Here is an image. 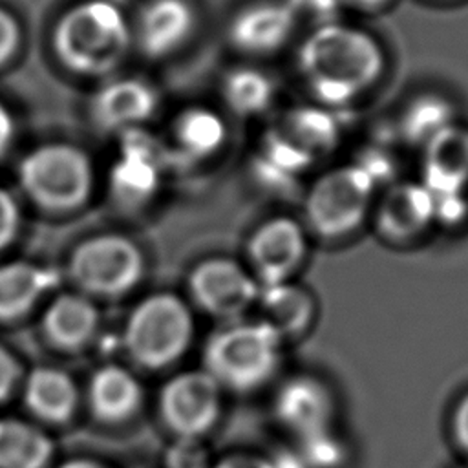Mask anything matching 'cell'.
<instances>
[{
    "instance_id": "6da1fadb",
    "label": "cell",
    "mask_w": 468,
    "mask_h": 468,
    "mask_svg": "<svg viewBox=\"0 0 468 468\" xmlns=\"http://www.w3.org/2000/svg\"><path fill=\"white\" fill-rule=\"evenodd\" d=\"M300 73L325 106H346L369 90L384 68L380 44L366 31L333 22L314 27L298 51Z\"/></svg>"
},
{
    "instance_id": "7a4b0ae2",
    "label": "cell",
    "mask_w": 468,
    "mask_h": 468,
    "mask_svg": "<svg viewBox=\"0 0 468 468\" xmlns=\"http://www.w3.org/2000/svg\"><path fill=\"white\" fill-rule=\"evenodd\" d=\"M130 29L122 11L108 0H86L66 11L53 31L60 62L79 75H104L126 55Z\"/></svg>"
},
{
    "instance_id": "3957f363",
    "label": "cell",
    "mask_w": 468,
    "mask_h": 468,
    "mask_svg": "<svg viewBox=\"0 0 468 468\" xmlns=\"http://www.w3.org/2000/svg\"><path fill=\"white\" fill-rule=\"evenodd\" d=\"M377 185L355 163L331 168L305 194V229L320 239L336 241L358 230L375 203Z\"/></svg>"
},
{
    "instance_id": "277c9868",
    "label": "cell",
    "mask_w": 468,
    "mask_h": 468,
    "mask_svg": "<svg viewBox=\"0 0 468 468\" xmlns=\"http://www.w3.org/2000/svg\"><path fill=\"white\" fill-rule=\"evenodd\" d=\"M282 342L263 322L232 324L210 338L205 351L207 373L232 389H254L274 375Z\"/></svg>"
},
{
    "instance_id": "5b68a950",
    "label": "cell",
    "mask_w": 468,
    "mask_h": 468,
    "mask_svg": "<svg viewBox=\"0 0 468 468\" xmlns=\"http://www.w3.org/2000/svg\"><path fill=\"white\" fill-rule=\"evenodd\" d=\"M27 196L53 210H69L86 201L93 183L88 155L71 144H44L31 150L18 166Z\"/></svg>"
},
{
    "instance_id": "8992f818",
    "label": "cell",
    "mask_w": 468,
    "mask_h": 468,
    "mask_svg": "<svg viewBox=\"0 0 468 468\" xmlns=\"http://www.w3.org/2000/svg\"><path fill=\"white\" fill-rule=\"evenodd\" d=\"M192 316L174 294H152L128 318L126 347L143 366L161 367L174 362L188 346Z\"/></svg>"
},
{
    "instance_id": "52a82bcc",
    "label": "cell",
    "mask_w": 468,
    "mask_h": 468,
    "mask_svg": "<svg viewBox=\"0 0 468 468\" xmlns=\"http://www.w3.org/2000/svg\"><path fill=\"white\" fill-rule=\"evenodd\" d=\"M69 265L73 278L86 291L117 296L137 283L143 272V256L130 239L104 234L80 243Z\"/></svg>"
},
{
    "instance_id": "ba28073f",
    "label": "cell",
    "mask_w": 468,
    "mask_h": 468,
    "mask_svg": "<svg viewBox=\"0 0 468 468\" xmlns=\"http://www.w3.org/2000/svg\"><path fill=\"white\" fill-rule=\"evenodd\" d=\"M247 249L260 287L291 282L307 258V229L292 218L278 216L254 230Z\"/></svg>"
},
{
    "instance_id": "9c48e42d",
    "label": "cell",
    "mask_w": 468,
    "mask_h": 468,
    "mask_svg": "<svg viewBox=\"0 0 468 468\" xmlns=\"http://www.w3.org/2000/svg\"><path fill=\"white\" fill-rule=\"evenodd\" d=\"M260 283L239 263L214 258L199 263L190 276L196 302L210 314L234 320L260 296Z\"/></svg>"
},
{
    "instance_id": "30bf717a",
    "label": "cell",
    "mask_w": 468,
    "mask_h": 468,
    "mask_svg": "<svg viewBox=\"0 0 468 468\" xmlns=\"http://www.w3.org/2000/svg\"><path fill=\"white\" fill-rule=\"evenodd\" d=\"M274 413L280 424L296 439L333 430L336 397L320 377L302 373L287 378L274 399Z\"/></svg>"
},
{
    "instance_id": "8fae6325",
    "label": "cell",
    "mask_w": 468,
    "mask_h": 468,
    "mask_svg": "<svg viewBox=\"0 0 468 468\" xmlns=\"http://www.w3.org/2000/svg\"><path fill=\"white\" fill-rule=\"evenodd\" d=\"M219 411V384L207 371L174 377L161 391V413L181 437L196 439L207 431Z\"/></svg>"
},
{
    "instance_id": "7c38bea8",
    "label": "cell",
    "mask_w": 468,
    "mask_h": 468,
    "mask_svg": "<svg viewBox=\"0 0 468 468\" xmlns=\"http://www.w3.org/2000/svg\"><path fill=\"white\" fill-rule=\"evenodd\" d=\"M435 223V197L422 181L393 183L375 207V227L391 243L415 241Z\"/></svg>"
},
{
    "instance_id": "4fadbf2b",
    "label": "cell",
    "mask_w": 468,
    "mask_h": 468,
    "mask_svg": "<svg viewBox=\"0 0 468 468\" xmlns=\"http://www.w3.org/2000/svg\"><path fill=\"white\" fill-rule=\"evenodd\" d=\"M163 152L144 132H124L119 155L112 166V188L124 203H143L159 185Z\"/></svg>"
},
{
    "instance_id": "5bb4252c",
    "label": "cell",
    "mask_w": 468,
    "mask_h": 468,
    "mask_svg": "<svg viewBox=\"0 0 468 468\" xmlns=\"http://www.w3.org/2000/svg\"><path fill=\"white\" fill-rule=\"evenodd\" d=\"M433 197L464 196L468 186V128H444L422 148V179Z\"/></svg>"
},
{
    "instance_id": "9a60e30c",
    "label": "cell",
    "mask_w": 468,
    "mask_h": 468,
    "mask_svg": "<svg viewBox=\"0 0 468 468\" xmlns=\"http://www.w3.org/2000/svg\"><path fill=\"white\" fill-rule=\"evenodd\" d=\"M269 133L307 170L335 148L338 124L327 110L303 106L287 112L282 124Z\"/></svg>"
},
{
    "instance_id": "2e32d148",
    "label": "cell",
    "mask_w": 468,
    "mask_h": 468,
    "mask_svg": "<svg viewBox=\"0 0 468 468\" xmlns=\"http://www.w3.org/2000/svg\"><path fill=\"white\" fill-rule=\"evenodd\" d=\"M296 20L287 0L258 2L236 15L230 24V40L247 53H271L287 42Z\"/></svg>"
},
{
    "instance_id": "e0dca14e",
    "label": "cell",
    "mask_w": 468,
    "mask_h": 468,
    "mask_svg": "<svg viewBox=\"0 0 468 468\" xmlns=\"http://www.w3.org/2000/svg\"><path fill=\"white\" fill-rule=\"evenodd\" d=\"M157 110V91L139 79L108 82L93 99L91 112L97 124L106 130H137Z\"/></svg>"
},
{
    "instance_id": "ac0fdd59",
    "label": "cell",
    "mask_w": 468,
    "mask_h": 468,
    "mask_svg": "<svg viewBox=\"0 0 468 468\" xmlns=\"http://www.w3.org/2000/svg\"><path fill=\"white\" fill-rule=\"evenodd\" d=\"M194 11L186 0H150L141 15L137 37L150 57L176 51L192 33Z\"/></svg>"
},
{
    "instance_id": "d6986e66",
    "label": "cell",
    "mask_w": 468,
    "mask_h": 468,
    "mask_svg": "<svg viewBox=\"0 0 468 468\" xmlns=\"http://www.w3.org/2000/svg\"><path fill=\"white\" fill-rule=\"evenodd\" d=\"M261 320L282 340L303 335L316 316V300L302 285L282 282L260 289Z\"/></svg>"
},
{
    "instance_id": "ffe728a7",
    "label": "cell",
    "mask_w": 468,
    "mask_h": 468,
    "mask_svg": "<svg viewBox=\"0 0 468 468\" xmlns=\"http://www.w3.org/2000/svg\"><path fill=\"white\" fill-rule=\"evenodd\" d=\"M90 402L93 411L106 420L126 419L141 402L139 382L124 367L104 366L90 382Z\"/></svg>"
},
{
    "instance_id": "44dd1931",
    "label": "cell",
    "mask_w": 468,
    "mask_h": 468,
    "mask_svg": "<svg viewBox=\"0 0 468 468\" xmlns=\"http://www.w3.org/2000/svg\"><path fill=\"white\" fill-rule=\"evenodd\" d=\"M97 327L95 305L80 294L57 296L44 314L48 336L64 347L84 344Z\"/></svg>"
},
{
    "instance_id": "7402d4cb",
    "label": "cell",
    "mask_w": 468,
    "mask_h": 468,
    "mask_svg": "<svg viewBox=\"0 0 468 468\" xmlns=\"http://www.w3.org/2000/svg\"><path fill=\"white\" fill-rule=\"evenodd\" d=\"M27 406L46 420H66L77 404L73 380L57 367H37L26 380Z\"/></svg>"
},
{
    "instance_id": "603a6c76",
    "label": "cell",
    "mask_w": 468,
    "mask_h": 468,
    "mask_svg": "<svg viewBox=\"0 0 468 468\" xmlns=\"http://www.w3.org/2000/svg\"><path fill=\"white\" fill-rule=\"evenodd\" d=\"M53 285V274L33 263L0 265V318H16Z\"/></svg>"
},
{
    "instance_id": "cb8c5ba5",
    "label": "cell",
    "mask_w": 468,
    "mask_h": 468,
    "mask_svg": "<svg viewBox=\"0 0 468 468\" xmlns=\"http://www.w3.org/2000/svg\"><path fill=\"white\" fill-rule=\"evenodd\" d=\"M51 453L44 431L18 419H0V468H44Z\"/></svg>"
},
{
    "instance_id": "d4e9b609",
    "label": "cell",
    "mask_w": 468,
    "mask_h": 468,
    "mask_svg": "<svg viewBox=\"0 0 468 468\" xmlns=\"http://www.w3.org/2000/svg\"><path fill=\"white\" fill-rule=\"evenodd\" d=\"M455 122L453 104L439 95H420L402 112L399 121L400 137L420 150L444 128Z\"/></svg>"
},
{
    "instance_id": "484cf974",
    "label": "cell",
    "mask_w": 468,
    "mask_h": 468,
    "mask_svg": "<svg viewBox=\"0 0 468 468\" xmlns=\"http://www.w3.org/2000/svg\"><path fill=\"white\" fill-rule=\"evenodd\" d=\"M227 139L225 121L208 108H190L176 122V141L179 150L194 159L218 152Z\"/></svg>"
},
{
    "instance_id": "4316f807",
    "label": "cell",
    "mask_w": 468,
    "mask_h": 468,
    "mask_svg": "<svg viewBox=\"0 0 468 468\" xmlns=\"http://www.w3.org/2000/svg\"><path fill=\"white\" fill-rule=\"evenodd\" d=\"M223 95L238 115H258L271 106L274 84L271 77L260 69L238 68L225 77Z\"/></svg>"
},
{
    "instance_id": "83f0119b",
    "label": "cell",
    "mask_w": 468,
    "mask_h": 468,
    "mask_svg": "<svg viewBox=\"0 0 468 468\" xmlns=\"http://www.w3.org/2000/svg\"><path fill=\"white\" fill-rule=\"evenodd\" d=\"M296 450L309 468H340L347 459V446L335 430L298 439Z\"/></svg>"
},
{
    "instance_id": "f1b7e54d",
    "label": "cell",
    "mask_w": 468,
    "mask_h": 468,
    "mask_svg": "<svg viewBox=\"0 0 468 468\" xmlns=\"http://www.w3.org/2000/svg\"><path fill=\"white\" fill-rule=\"evenodd\" d=\"M355 165L360 166L377 186L380 183H388L389 179H393L395 170H397V165H395V159L391 157V154L384 152V148H380L377 144L366 146V150L360 152Z\"/></svg>"
},
{
    "instance_id": "f546056e",
    "label": "cell",
    "mask_w": 468,
    "mask_h": 468,
    "mask_svg": "<svg viewBox=\"0 0 468 468\" xmlns=\"http://www.w3.org/2000/svg\"><path fill=\"white\" fill-rule=\"evenodd\" d=\"M287 2L294 9L296 18L303 15L309 20H313L316 27L336 22L335 16L338 15L340 5L344 4L342 0H287Z\"/></svg>"
},
{
    "instance_id": "4dcf8cb0",
    "label": "cell",
    "mask_w": 468,
    "mask_h": 468,
    "mask_svg": "<svg viewBox=\"0 0 468 468\" xmlns=\"http://www.w3.org/2000/svg\"><path fill=\"white\" fill-rule=\"evenodd\" d=\"M170 468H207V455L194 439L183 437V441L172 448L168 455Z\"/></svg>"
},
{
    "instance_id": "1f68e13d",
    "label": "cell",
    "mask_w": 468,
    "mask_h": 468,
    "mask_svg": "<svg viewBox=\"0 0 468 468\" xmlns=\"http://www.w3.org/2000/svg\"><path fill=\"white\" fill-rule=\"evenodd\" d=\"M450 435L457 450L468 459V391L453 404L450 415Z\"/></svg>"
},
{
    "instance_id": "d6a6232c",
    "label": "cell",
    "mask_w": 468,
    "mask_h": 468,
    "mask_svg": "<svg viewBox=\"0 0 468 468\" xmlns=\"http://www.w3.org/2000/svg\"><path fill=\"white\" fill-rule=\"evenodd\" d=\"M18 223H20L18 205L15 203L9 192L0 188V249L7 247L13 241L18 230Z\"/></svg>"
},
{
    "instance_id": "836d02e7",
    "label": "cell",
    "mask_w": 468,
    "mask_h": 468,
    "mask_svg": "<svg viewBox=\"0 0 468 468\" xmlns=\"http://www.w3.org/2000/svg\"><path fill=\"white\" fill-rule=\"evenodd\" d=\"M20 44L18 22L0 7V66L5 64Z\"/></svg>"
},
{
    "instance_id": "e575fe53",
    "label": "cell",
    "mask_w": 468,
    "mask_h": 468,
    "mask_svg": "<svg viewBox=\"0 0 468 468\" xmlns=\"http://www.w3.org/2000/svg\"><path fill=\"white\" fill-rule=\"evenodd\" d=\"M18 378V366L11 353L0 346V400H4L15 388Z\"/></svg>"
},
{
    "instance_id": "d590c367",
    "label": "cell",
    "mask_w": 468,
    "mask_h": 468,
    "mask_svg": "<svg viewBox=\"0 0 468 468\" xmlns=\"http://www.w3.org/2000/svg\"><path fill=\"white\" fill-rule=\"evenodd\" d=\"M214 468H274L272 461L260 455L250 453H239L221 459Z\"/></svg>"
},
{
    "instance_id": "8d00e7d4",
    "label": "cell",
    "mask_w": 468,
    "mask_h": 468,
    "mask_svg": "<svg viewBox=\"0 0 468 468\" xmlns=\"http://www.w3.org/2000/svg\"><path fill=\"white\" fill-rule=\"evenodd\" d=\"M15 135V122L9 110L0 101V155L9 148Z\"/></svg>"
},
{
    "instance_id": "74e56055",
    "label": "cell",
    "mask_w": 468,
    "mask_h": 468,
    "mask_svg": "<svg viewBox=\"0 0 468 468\" xmlns=\"http://www.w3.org/2000/svg\"><path fill=\"white\" fill-rule=\"evenodd\" d=\"M271 461H272L274 468H309L296 448L283 450V452L276 453L274 457H271Z\"/></svg>"
},
{
    "instance_id": "f35d334b",
    "label": "cell",
    "mask_w": 468,
    "mask_h": 468,
    "mask_svg": "<svg viewBox=\"0 0 468 468\" xmlns=\"http://www.w3.org/2000/svg\"><path fill=\"white\" fill-rule=\"evenodd\" d=\"M58 468H106V466L101 464V463L90 461V459H73V461L64 463V464L58 466Z\"/></svg>"
},
{
    "instance_id": "ab89813d",
    "label": "cell",
    "mask_w": 468,
    "mask_h": 468,
    "mask_svg": "<svg viewBox=\"0 0 468 468\" xmlns=\"http://www.w3.org/2000/svg\"><path fill=\"white\" fill-rule=\"evenodd\" d=\"M344 4H347V5H355V7H366V9H369V7H377V5H380V4H384V2H388V0H342Z\"/></svg>"
},
{
    "instance_id": "60d3db41",
    "label": "cell",
    "mask_w": 468,
    "mask_h": 468,
    "mask_svg": "<svg viewBox=\"0 0 468 468\" xmlns=\"http://www.w3.org/2000/svg\"><path fill=\"white\" fill-rule=\"evenodd\" d=\"M464 468H468V466H464Z\"/></svg>"
}]
</instances>
